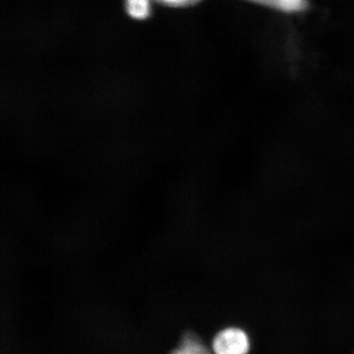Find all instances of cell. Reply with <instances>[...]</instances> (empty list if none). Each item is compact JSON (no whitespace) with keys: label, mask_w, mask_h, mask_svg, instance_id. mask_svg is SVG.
Returning a JSON list of instances; mask_svg holds the SVG:
<instances>
[{"label":"cell","mask_w":354,"mask_h":354,"mask_svg":"<svg viewBox=\"0 0 354 354\" xmlns=\"http://www.w3.org/2000/svg\"><path fill=\"white\" fill-rule=\"evenodd\" d=\"M250 347V339L245 332L238 328L221 331L212 342L214 354H248Z\"/></svg>","instance_id":"cell-1"},{"label":"cell","mask_w":354,"mask_h":354,"mask_svg":"<svg viewBox=\"0 0 354 354\" xmlns=\"http://www.w3.org/2000/svg\"><path fill=\"white\" fill-rule=\"evenodd\" d=\"M251 1L286 13L304 12L308 7V0H251Z\"/></svg>","instance_id":"cell-2"},{"label":"cell","mask_w":354,"mask_h":354,"mask_svg":"<svg viewBox=\"0 0 354 354\" xmlns=\"http://www.w3.org/2000/svg\"><path fill=\"white\" fill-rule=\"evenodd\" d=\"M170 354H212L205 344L192 335H185L180 346Z\"/></svg>","instance_id":"cell-3"},{"label":"cell","mask_w":354,"mask_h":354,"mask_svg":"<svg viewBox=\"0 0 354 354\" xmlns=\"http://www.w3.org/2000/svg\"><path fill=\"white\" fill-rule=\"evenodd\" d=\"M152 0H126L128 15L136 20L148 19L151 13Z\"/></svg>","instance_id":"cell-4"},{"label":"cell","mask_w":354,"mask_h":354,"mask_svg":"<svg viewBox=\"0 0 354 354\" xmlns=\"http://www.w3.org/2000/svg\"><path fill=\"white\" fill-rule=\"evenodd\" d=\"M153 1L167 7L184 8L196 6L202 0H153Z\"/></svg>","instance_id":"cell-5"}]
</instances>
